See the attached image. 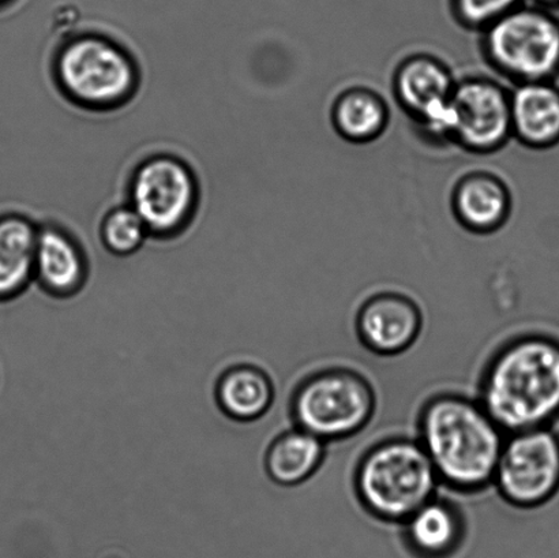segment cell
I'll use <instances>...</instances> for the list:
<instances>
[{"label":"cell","instance_id":"d6986e66","mask_svg":"<svg viewBox=\"0 0 559 558\" xmlns=\"http://www.w3.org/2000/svg\"><path fill=\"white\" fill-rule=\"evenodd\" d=\"M37 234L25 217H0V300L19 297L35 281Z\"/></svg>","mask_w":559,"mask_h":558},{"label":"cell","instance_id":"e0dca14e","mask_svg":"<svg viewBox=\"0 0 559 558\" xmlns=\"http://www.w3.org/2000/svg\"><path fill=\"white\" fill-rule=\"evenodd\" d=\"M326 442L294 426L267 448L265 468L273 483L295 488L320 472L326 458Z\"/></svg>","mask_w":559,"mask_h":558},{"label":"cell","instance_id":"30bf717a","mask_svg":"<svg viewBox=\"0 0 559 558\" xmlns=\"http://www.w3.org/2000/svg\"><path fill=\"white\" fill-rule=\"evenodd\" d=\"M197 197L194 174L177 157L147 158L131 178L130 206L157 237L174 235L188 223Z\"/></svg>","mask_w":559,"mask_h":558},{"label":"cell","instance_id":"4fadbf2b","mask_svg":"<svg viewBox=\"0 0 559 558\" xmlns=\"http://www.w3.org/2000/svg\"><path fill=\"white\" fill-rule=\"evenodd\" d=\"M513 139L531 151L559 145L557 81L530 82L511 91Z\"/></svg>","mask_w":559,"mask_h":558},{"label":"cell","instance_id":"7a4b0ae2","mask_svg":"<svg viewBox=\"0 0 559 558\" xmlns=\"http://www.w3.org/2000/svg\"><path fill=\"white\" fill-rule=\"evenodd\" d=\"M507 434L478 399L460 393L431 396L418 415V441L440 484L456 494L492 486Z\"/></svg>","mask_w":559,"mask_h":558},{"label":"cell","instance_id":"5b68a950","mask_svg":"<svg viewBox=\"0 0 559 558\" xmlns=\"http://www.w3.org/2000/svg\"><path fill=\"white\" fill-rule=\"evenodd\" d=\"M480 52L513 86L559 79V16L545 8H519L480 32Z\"/></svg>","mask_w":559,"mask_h":558},{"label":"cell","instance_id":"7402d4cb","mask_svg":"<svg viewBox=\"0 0 559 558\" xmlns=\"http://www.w3.org/2000/svg\"><path fill=\"white\" fill-rule=\"evenodd\" d=\"M540 8L549 9L551 11L559 10V0H538Z\"/></svg>","mask_w":559,"mask_h":558},{"label":"cell","instance_id":"52a82bcc","mask_svg":"<svg viewBox=\"0 0 559 558\" xmlns=\"http://www.w3.org/2000/svg\"><path fill=\"white\" fill-rule=\"evenodd\" d=\"M498 495L518 510H538L559 494V435L552 428L507 436L492 480Z\"/></svg>","mask_w":559,"mask_h":558},{"label":"cell","instance_id":"277c9868","mask_svg":"<svg viewBox=\"0 0 559 558\" xmlns=\"http://www.w3.org/2000/svg\"><path fill=\"white\" fill-rule=\"evenodd\" d=\"M377 393L371 382L349 368H326L305 377L289 402L294 425L318 439H353L374 418Z\"/></svg>","mask_w":559,"mask_h":558},{"label":"cell","instance_id":"8992f818","mask_svg":"<svg viewBox=\"0 0 559 558\" xmlns=\"http://www.w3.org/2000/svg\"><path fill=\"white\" fill-rule=\"evenodd\" d=\"M55 74L66 95L90 108L120 106L139 84L130 55L98 35H81L66 43L55 60Z\"/></svg>","mask_w":559,"mask_h":558},{"label":"cell","instance_id":"9a60e30c","mask_svg":"<svg viewBox=\"0 0 559 558\" xmlns=\"http://www.w3.org/2000/svg\"><path fill=\"white\" fill-rule=\"evenodd\" d=\"M391 107L385 97L364 85L338 93L331 107V122L340 139L355 145L380 140L391 124Z\"/></svg>","mask_w":559,"mask_h":558},{"label":"cell","instance_id":"2e32d148","mask_svg":"<svg viewBox=\"0 0 559 558\" xmlns=\"http://www.w3.org/2000/svg\"><path fill=\"white\" fill-rule=\"evenodd\" d=\"M402 526L407 545L424 558H443L462 543L464 519L456 504L436 496L413 513Z\"/></svg>","mask_w":559,"mask_h":558},{"label":"cell","instance_id":"8fae6325","mask_svg":"<svg viewBox=\"0 0 559 558\" xmlns=\"http://www.w3.org/2000/svg\"><path fill=\"white\" fill-rule=\"evenodd\" d=\"M355 328L360 343L370 353L397 357L418 342L424 331V313L408 295L382 292L360 305Z\"/></svg>","mask_w":559,"mask_h":558},{"label":"cell","instance_id":"44dd1931","mask_svg":"<svg viewBox=\"0 0 559 558\" xmlns=\"http://www.w3.org/2000/svg\"><path fill=\"white\" fill-rule=\"evenodd\" d=\"M519 5L522 0H452V13L464 29L480 33Z\"/></svg>","mask_w":559,"mask_h":558},{"label":"cell","instance_id":"ffe728a7","mask_svg":"<svg viewBox=\"0 0 559 558\" xmlns=\"http://www.w3.org/2000/svg\"><path fill=\"white\" fill-rule=\"evenodd\" d=\"M147 235L150 229L131 206L117 207L109 212L102 226L104 245L118 256L134 253L144 244Z\"/></svg>","mask_w":559,"mask_h":558},{"label":"cell","instance_id":"3957f363","mask_svg":"<svg viewBox=\"0 0 559 558\" xmlns=\"http://www.w3.org/2000/svg\"><path fill=\"white\" fill-rule=\"evenodd\" d=\"M440 479L418 439L389 437L371 446L356 464L354 489L378 521L403 524L435 499Z\"/></svg>","mask_w":559,"mask_h":558},{"label":"cell","instance_id":"ba28073f","mask_svg":"<svg viewBox=\"0 0 559 558\" xmlns=\"http://www.w3.org/2000/svg\"><path fill=\"white\" fill-rule=\"evenodd\" d=\"M512 139L511 90L486 75L457 80L449 108V145L492 155Z\"/></svg>","mask_w":559,"mask_h":558},{"label":"cell","instance_id":"6da1fadb","mask_svg":"<svg viewBox=\"0 0 559 558\" xmlns=\"http://www.w3.org/2000/svg\"><path fill=\"white\" fill-rule=\"evenodd\" d=\"M478 401L507 435L559 420V339L523 333L496 349L481 371Z\"/></svg>","mask_w":559,"mask_h":558},{"label":"cell","instance_id":"9c48e42d","mask_svg":"<svg viewBox=\"0 0 559 558\" xmlns=\"http://www.w3.org/2000/svg\"><path fill=\"white\" fill-rule=\"evenodd\" d=\"M456 82L451 68L431 54H411L394 69V100L427 144L449 145V108Z\"/></svg>","mask_w":559,"mask_h":558},{"label":"cell","instance_id":"5bb4252c","mask_svg":"<svg viewBox=\"0 0 559 558\" xmlns=\"http://www.w3.org/2000/svg\"><path fill=\"white\" fill-rule=\"evenodd\" d=\"M87 262L79 244L63 229L38 228L35 282L53 298H71L85 286Z\"/></svg>","mask_w":559,"mask_h":558},{"label":"cell","instance_id":"7c38bea8","mask_svg":"<svg viewBox=\"0 0 559 558\" xmlns=\"http://www.w3.org/2000/svg\"><path fill=\"white\" fill-rule=\"evenodd\" d=\"M451 210L465 231L492 235L506 227L512 216V191L500 175L475 169L454 183Z\"/></svg>","mask_w":559,"mask_h":558},{"label":"cell","instance_id":"ac0fdd59","mask_svg":"<svg viewBox=\"0 0 559 558\" xmlns=\"http://www.w3.org/2000/svg\"><path fill=\"white\" fill-rule=\"evenodd\" d=\"M216 401L228 418L253 423L270 412L275 401V387L264 370L253 365H238L218 379Z\"/></svg>","mask_w":559,"mask_h":558},{"label":"cell","instance_id":"603a6c76","mask_svg":"<svg viewBox=\"0 0 559 558\" xmlns=\"http://www.w3.org/2000/svg\"><path fill=\"white\" fill-rule=\"evenodd\" d=\"M0 2H3V0H0Z\"/></svg>","mask_w":559,"mask_h":558}]
</instances>
